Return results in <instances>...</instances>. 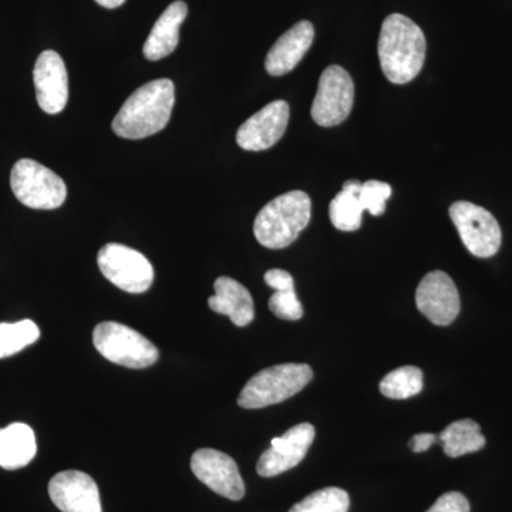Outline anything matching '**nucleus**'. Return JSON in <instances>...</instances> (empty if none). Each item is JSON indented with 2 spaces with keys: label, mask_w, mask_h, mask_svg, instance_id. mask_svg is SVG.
<instances>
[{
  "label": "nucleus",
  "mask_w": 512,
  "mask_h": 512,
  "mask_svg": "<svg viewBox=\"0 0 512 512\" xmlns=\"http://www.w3.org/2000/svg\"><path fill=\"white\" fill-rule=\"evenodd\" d=\"M289 123V104L276 100L249 117L237 133V143L242 150L262 151L274 147Z\"/></svg>",
  "instance_id": "13"
},
{
  "label": "nucleus",
  "mask_w": 512,
  "mask_h": 512,
  "mask_svg": "<svg viewBox=\"0 0 512 512\" xmlns=\"http://www.w3.org/2000/svg\"><path fill=\"white\" fill-rule=\"evenodd\" d=\"M312 202L303 191H289L268 202L254 222L256 241L269 249H284L311 222Z\"/></svg>",
  "instance_id": "3"
},
{
  "label": "nucleus",
  "mask_w": 512,
  "mask_h": 512,
  "mask_svg": "<svg viewBox=\"0 0 512 512\" xmlns=\"http://www.w3.org/2000/svg\"><path fill=\"white\" fill-rule=\"evenodd\" d=\"M379 387L380 393L387 399H410L423 390V372L416 366L399 367L387 373Z\"/></svg>",
  "instance_id": "22"
},
{
  "label": "nucleus",
  "mask_w": 512,
  "mask_h": 512,
  "mask_svg": "<svg viewBox=\"0 0 512 512\" xmlns=\"http://www.w3.org/2000/svg\"><path fill=\"white\" fill-rule=\"evenodd\" d=\"M13 194L33 210H56L67 198V187L62 178L37 161L23 158L10 174Z\"/></svg>",
  "instance_id": "6"
},
{
  "label": "nucleus",
  "mask_w": 512,
  "mask_h": 512,
  "mask_svg": "<svg viewBox=\"0 0 512 512\" xmlns=\"http://www.w3.org/2000/svg\"><path fill=\"white\" fill-rule=\"evenodd\" d=\"M49 495L62 512H103L96 481L82 471L56 474L50 480Z\"/></svg>",
  "instance_id": "15"
},
{
  "label": "nucleus",
  "mask_w": 512,
  "mask_h": 512,
  "mask_svg": "<svg viewBox=\"0 0 512 512\" xmlns=\"http://www.w3.org/2000/svg\"><path fill=\"white\" fill-rule=\"evenodd\" d=\"M269 311L284 320H299L303 316V306L293 291L275 292L269 299Z\"/></svg>",
  "instance_id": "26"
},
{
  "label": "nucleus",
  "mask_w": 512,
  "mask_h": 512,
  "mask_svg": "<svg viewBox=\"0 0 512 512\" xmlns=\"http://www.w3.org/2000/svg\"><path fill=\"white\" fill-rule=\"evenodd\" d=\"M174 101V83L168 79L153 80L124 101L111 127L117 136L127 140L154 136L170 121Z\"/></svg>",
  "instance_id": "2"
},
{
  "label": "nucleus",
  "mask_w": 512,
  "mask_h": 512,
  "mask_svg": "<svg viewBox=\"0 0 512 512\" xmlns=\"http://www.w3.org/2000/svg\"><path fill=\"white\" fill-rule=\"evenodd\" d=\"M264 279L265 284L274 289L275 292L293 291L295 289V281H293L292 275L284 269H271V271L266 272Z\"/></svg>",
  "instance_id": "28"
},
{
  "label": "nucleus",
  "mask_w": 512,
  "mask_h": 512,
  "mask_svg": "<svg viewBox=\"0 0 512 512\" xmlns=\"http://www.w3.org/2000/svg\"><path fill=\"white\" fill-rule=\"evenodd\" d=\"M427 512H471V507L466 495L451 491L441 495Z\"/></svg>",
  "instance_id": "27"
},
{
  "label": "nucleus",
  "mask_w": 512,
  "mask_h": 512,
  "mask_svg": "<svg viewBox=\"0 0 512 512\" xmlns=\"http://www.w3.org/2000/svg\"><path fill=\"white\" fill-rule=\"evenodd\" d=\"M313 379L311 366L285 363L261 370L249 379L238 397L244 409H264L291 399Z\"/></svg>",
  "instance_id": "4"
},
{
  "label": "nucleus",
  "mask_w": 512,
  "mask_h": 512,
  "mask_svg": "<svg viewBox=\"0 0 512 512\" xmlns=\"http://www.w3.org/2000/svg\"><path fill=\"white\" fill-rule=\"evenodd\" d=\"M417 309L431 323L447 326L456 320L461 302L453 279L443 271H433L421 279L416 292Z\"/></svg>",
  "instance_id": "12"
},
{
  "label": "nucleus",
  "mask_w": 512,
  "mask_h": 512,
  "mask_svg": "<svg viewBox=\"0 0 512 512\" xmlns=\"http://www.w3.org/2000/svg\"><path fill=\"white\" fill-rule=\"evenodd\" d=\"M315 39V28L308 20L296 23L288 32L276 40L265 60L266 72L279 77L288 74L298 66L303 56L311 49Z\"/></svg>",
  "instance_id": "16"
},
{
  "label": "nucleus",
  "mask_w": 512,
  "mask_h": 512,
  "mask_svg": "<svg viewBox=\"0 0 512 512\" xmlns=\"http://www.w3.org/2000/svg\"><path fill=\"white\" fill-rule=\"evenodd\" d=\"M214 289L215 295L208 299L212 311L227 315L239 328L248 326L254 320V299L244 285L228 276H221L215 281Z\"/></svg>",
  "instance_id": "17"
},
{
  "label": "nucleus",
  "mask_w": 512,
  "mask_h": 512,
  "mask_svg": "<svg viewBox=\"0 0 512 512\" xmlns=\"http://www.w3.org/2000/svg\"><path fill=\"white\" fill-rule=\"evenodd\" d=\"M40 338V330L33 320L0 323V359L16 355Z\"/></svg>",
  "instance_id": "23"
},
{
  "label": "nucleus",
  "mask_w": 512,
  "mask_h": 512,
  "mask_svg": "<svg viewBox=\"0 0 512 512\" xmlns=\"http://www.w3.org/2000/svg\"><path fill=\"white\" fill-rule=\"evenodd\" d=\"M437 440H439V437L431 433L416 434L412 441H410V447H412L414 453H424V451L429 450Z\"/></svg>",
  "instance_id": "29"
},
{
  "label": "nucleus",
  "mask_w": 512,
  "mask_h": 512,
  "mask_svg": "<svg viewBox=\"0 0 512 512\" xmlns=\"http://www.w3.org/2000/svg\"><path fill=\"white\" fill-rule=\"evenodd\" d=\"M33 82L40 109L47 114L62 113L69 100V74L59 53L46 50L37 57Z\"/></svg>",
  "instance_id": "14"
},
{
  "label": "nucleus",
  "mask_w": 512,
  "mask_h": 512,
  "mask_svg": "<svg viewBox=\"0 0 512 512\" xmlns=\"http://www.w3.org/2000/svg\"><path fill=\"white\" fill-rule=\"evenodd\" d=\"M426 47L423 30L412 19L399 13L387 16L377 45L380 66L387 80L394 84L412 82L423 69Z\"/></svg>",
  "instance_id": "1"
},
{
  "label": "nucleus",
  "mask_w": 512,
  "mask_h": 512,
  "mask_svg": "<svg viewBox=\"0 0 512 512\" xmlns=\"http://www.w3.org/2000/svg\"><path fill=\"white\" fill-rule=\"evenodd\" d=\"M97 264L104 278L128 293H144L154 282V268L150 261L136 251L121 244H107L97 255Z\"/></svg>",
  "instance_id": "7"
},
{
  "label": "nucleus",
  "mask_w": 512,
  "mask_h": 512,
  "mask_svg": "<svg viewBox=\"0 0 512 512\" xmlns=\"http://www.w3.org/2000/svg\"><path fill=\"white\" fill-rule=\"evenodd\" d=\"M93 345L101 356L116 365L146 369L157 362L158 349L137 330L117 322H103L94 328Z\"/></svg>",
  "instance_id": "5"
},
{
  "label": "nucleus",
  "mask_w": 512,
  "mask_h": 512,
  "mask_svg": "<svg viewBox=\"0 0 512 512\" xmlns=\"http://www.w3.org/2000/svg\"><path fill=\"white\" fill-rule=\"evenodd\" d=\"M188 15L187 3L183 0L171 3L157 19L150 36L144 43L143 53L151 62L170 56L180 43V29Z\"/></svg>",
  "instance_id": "18"
},
{
  "label": "nucleus",
  "mask_w": 512,
  "mask_h": 512,
  "mask_svg": "<svg viewBox=\"0 0 512 512\" xmlns=\"http://www.w3.org/2000/svg\"><path fill=\"white\" fill-rule=\"evenodd\" d=\"M360 187H362L360 181H346L343 190L330 202V221L333 227L340 231H356L362 225V215L365 210L359 200Z\"/></svg>",
  "instance_id": "21"
},
{
  "label": "nucleus",
  "mask_w": 512,
  "mask_h": 512,
  "mask_svg": "<svg viewBox=\"0 0 512 512\" xmlns=\"http://www.w3.org/2000/svg\"><path fill=\"white\" fill-rule=\"evenodd\" d=\"M349 508V494L342 488L328 487L303 498L289 512H348Z\"/></svg>",
  "instance_id": "24"
},
{
  "label": "nucleus",
  "mask_w": 512,
  "mask_h": 512,
  "mask_svg": "<svg viewBox=\"0 0 512 512\" xmlns=\"http://www.w3.org/2000/svg\"><path fill=\"white\" fill-rule=\"evenodd\" d=\"M450 218L456 225L464 247L477 258H491L503 241L500 224L490 211L468 201L454 202Z\"/></svg>",
  "instance_id": "8"
},
{
  "label": "nucleus",
  "mask_w": 512,
  "mask_h": 512,
  "mask_svg": "<svg viewBox=\"0 0 512 512\" xmlns=\"http://www.w3.org/2000/svg\"><path fill=\"white\" fill-rule=\"evenodd\" d=\"M315 434L312 424L301 423L286 431L284 436L276 437L256 464L259 476L276 477L298 466L308 454Z\"/></svg>",
  "instance_id": "11"
},
{
  "label": "nucleus",
  "mask_w": 512,
  "mask_h": 512,
  "mask_svg": "<svg viewBox=\"0 0 512 512\" xmlns=\"http://www.w3.org/2000/svg\"><path fill=\"white\" fill-rule=\"evenodd\" d=\"M392 197V187L382 181L370 180L362 183L359 192V200L363 210L379 217L386 211V201Z\"/></svg>",
  "instance_id": "25"
},
{
  "label": "nucleus",
  "mask_w": 512,
  "mask_h": 512,
  "mask_svg": "<svg viewBox=\"0 0 512 512\" xmlns=\"http://www.w3.org/2000/svg\"><path fill=\"white\" fill-rule=\"evenodd\" d=\"M100 6L106 9H117L120 8L121 5L126 3V0H96Z\"/></svg>",
  "instance_id": "30"
},
{
  "label": "nucleus",
  "mask_w": 512,
  "mask_h": 512,
  "mask_svg": "<svg viewBox=\"0 0 512 512\" xmlns=\"http://www.w3.org/2000/svg\"><path fill=\"white\" fill-rule=\"evenodd\" d=\"M355 101V84L343 67L329 66L320 76L312 104V119L322 127H333L348 119Z\"/></svg>",
  "instance_id": "9"
},
{
  "label": "nucleus",
  "mask_w": 512,
  "mask_h": 512,
  "mask_svg": "<svg viewBox=\"0 0 512 512\" xmlns=\"http://www.w3.org/2000/svg\"><path fill=\"white\" fill-rule=\"evenodd\" d=\"M36 437L28 424L13 423L0 429V467L19 470L36 456Z\"/></svg>",
  "instance_id": "19"
},
{
  "label": "nucleus",
  "mask_w": 512,
  "mask_h": 512,
  "mask_svg": "<svg viewBox=\"0 0 512 512\" xmlns=\"http://www.w3.org/2000/svg\"><path fill=\"white\" fill-rule=\"evenodd\" d=\"M441 447L446 456L457 458L466 454L483 450L485 437L476 421L463 419L454 421L441 431L439 436Z\"/></svg>",
  "instance_id": "20"
},
{
  "label": "nucleus",
  "mask_w": 512,
  "mask_h": 512,
  "mask_svg": "<svg viewBox=\"0 0 512 512\" xmlns=\"http://www.w3.org/2000/svg\"><path fill=\"white\" fill-rule=\"evenodd\" d=\"M191 470L195 477L211 488L214 493L231 501L244 498L245 484L234 458L212 448H201L191 458Z\"/></svg>",
  "instance_id": "10"
}]
</instances>
